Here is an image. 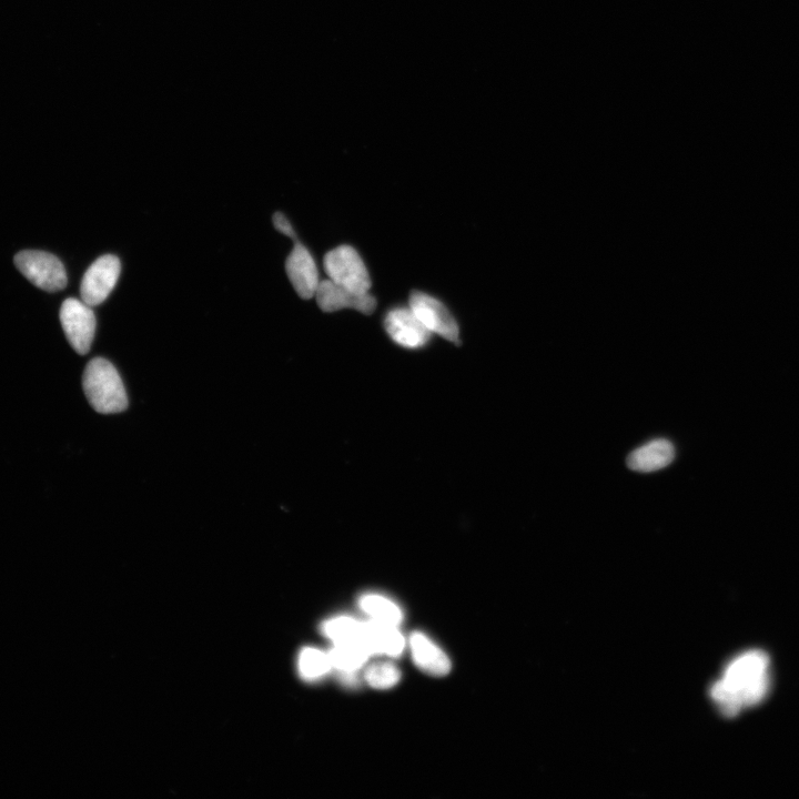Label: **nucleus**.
<instances>
[{
	"label": "nucleus",
	"mask_w": 799,
	"mask_h": 799,
	"mask_svg": "<svg viewBox=\"0 0 799 799\" xmlns=\"http://www.w3.org/2000/svg\"><path fill=\"white\" fill-rule=\"evenodd\" d=\"M770 656L750 651L727 665L721 681L711 690L713 701L726 717H735L744 707L760 704L770 690Z\"/></svg>",
	"instance_id": "nucleus-1"
},
{
	"label": "nucleus",
	"mask_w": 799,
	"mask_h": 799,
	"mask_svg": "<svg viewBox=\"0 0 799 799\" xmlns=\"http://www.w3.org/2000/svg\"><path fill=\"white\" fill-rule=\"evenodd\" d=\"M83 386L90 406L98 413H120L128 407L123 380L106 359L96 358L87 364Z\"/></svg>",
	"instance_id": "nucleus-2"
},
{
	"label": "nucleus",
	"mask_w": 799,
	"mask_h": 799,
	"mask_svg": "<svg viewBox=\"0 0 799 799\" xmlns=\"http://www.w3.org/2000/svg\"><path fill=\"white\" fill-rule=\"evenodd\" d=\"M323 266L329 279L357 293H367L372 287L370 273L359 252L351 246H340L328 252Z\"/></svg>",
	"instance_id": "nucleus-3"
},
{
	"label": "nucleus",
	"mask_w": 799,
	"mask_h": 799,
	"mask_svg": "<svg viewBox=\"0 0 799 799\" xmlns=\"http://www.w3.org/2000/svg\"><path fill=\"white\" fill-rule=\"evenodd\" d=\"M16 268L33 285L48 292L64 290L67 273L64 265L54 255L44 251L26 250L15 257Z\"/></svg>",
	"instance_id": "nucleus-4"
},
{
	"label": "nucleus",
	"mask_w": 799,
	"mask_h": 799,
	"mask_svg": "<svg viewBox=\"0 0 799 799\" xmlns=\"http://www.w3.org/2000/svg\"><path fill=\"white\" fill-rule=\"evenodd\" d=\"M409 308L433 335L440 336L455 345H460V327L452 313L439 299L426 292L412 291Z\"/></svg>",
	"instance_id": "nucleus-5"
},
{
	"label": "nucleus",
	"mask_w": 799,
	"mask_h": 799,
	"mask_svg": "<svg viewBox=\"0 0 799 799\" xmlns=\"http://www.w3.org/2000/svg\"><path fill=\"white\" fill-rule=\"evenodd\" d=\"M60 322L70 343L78 353L85 356L90 351L96 333V316L93 308L83 300L69 298L60 309Z\"/></svg>",
	"instance_id": "nucleus-6"
},
{
	"label": "nucleus",
	"mask_w": 799,
	"mask_h": 799,
	"mask_svg": "<svg viewBox=\"0 0 799 799\" xmlns=\"http://www.w3.org/2000/svg\"><path fill=\"white\" fill-rule=\"evenodd\" d=\"M121 271L120 260L114 255L98 258L85 273L80 296L91 308L101 305L115 289Z\"/></svg>",
	"instance_id": "nucleus-7"
},
{
	"label": "nucleus",
	"mask_w": 799,
	"mask_h": 799,
	"mask_svg": "<svg viewBox=\"0 0 799 799\" xmlns=\"http://www.w3.org/2000/svg\"><path fill=\"white\" fill-rule=\"evenodd\" d=\"M383 326L389 337L398 346L406 349L426 347L432 337V333L422 325L409 307L391 309L384 318Z\"/></svg>",
	"instance_id": "nucleus-8"
},
{
	"label": "nucleus",
	"mask_w": 799,
	"mask_h": 799,
	"mask_svg": "<svg viewBox=\"0 0 799 799\" xmlns=\"http://www.w3.org/2000/svg\"><path fill=\"white\" fill-rule=\"evenodd\" d=\"M315 298L319 308L323 312L329 313L342 309H353L369 316L376 311L378 306L377 299L370 295V292H353L337 285L330 279L320 281Z\"/></svg>",
	"instance_id": "nucleus-9"
},
{
	"label": "nucleus",
	"mask_w": 799,
	"mask_h": 799,
	"mask_svg": "<svg viewBox=\"0 0 799 799\" xmlns=\"http://www.w3.org/2000/svg\"><path fill=\"white\" fill-rule=\"evenodd\" d=\"M286 271L300 298H315L320 283L318 267L310 251L298 240L287 258Z\"/></svg>",
	"instance_id": "nucleus-10"
},
{
	"label": "nucleus",
	"mask_w": 799,
	"mask_h": 799,
	"mask_svg": "<svg viewBox=\"0 0 799 799\" xmlns=\"http://www.w3.org/2000/svg\"><path fill=\"white\" fill-rule=\"evenodd\" d=\"M362 641L371 655L398 657L406 649V640L398 626L373 620L363 622Z\"/></svg>",
	"instance_id": "nucleus-11"
},
{
	"label": "nucleus",
	"mask_w": 799,
	"mask_h": 799,
	"mask_svg": "<svg viewBox=\"0 0 799 799\" xmlns=\"http://www.w3.org/2000/svg\"><path fill=\"white\" fill-rule=\"evenodd\" d=\"M409 643L412 660L422 672L432 676H445L451 672L452 664L448 655L427 635L414 632Z\"/></svg>",
	"instance_id": "nucleus-12"
},
{
	"label": "nucleus",
	"mask_w": 799,
	"mask_h": 799,
	"mask_svg": "<svg viewBox=\"0 0 799 799\" xmlns=\"http://www.w3.org/2000/svg\"><path fill=\"white\" fill-rule=\"evenodd\" d=\"M674 459L673 443L666 439H656L633 451L626 463L633 471L647 473L669 467Z\"/></svg>",
	"instance_id": "nucleus-13"
},
{
	"label": "nucleus",
	"mask_w": 799,
	"mask_h": 799,
	"mask_svg": "<svg viewBox=\"0 0 799 799\" xmlns=\"http://www.w3.org/2000/svg\"><path fill=\"white\" fill-rule=\"evenodd\" d=\"M328 654L332 669L340 673L358 672L372 656L362 642L333 644Z\"/></svg>",
	"instance_id": "nucleus-14"
},
{
	"label": "nucleus",
	"mask_w": 799,
	"mask_h": 799,
	"mask_svg": "<svg viewBox=\"0 0 799 799\" xmlns=\"http://www.w3.org/2000/svg\"><path fill=\"white\" fill-rule=\"evenodd\" d=\"M360 609L371 620L399 626L403 621L400 606L379 594H364L359 600Z\"/></svg>",
	"instance_id": "nucleus-15"
},
{
	"label": "nucleus",
	"mask_w": 799,
	"mask_h": 799,
	"mask_svg": "<svg viewBox=\"0 0 799 799\" xmlns=\"http://www.w3.org/2000/svg\"><path fill=\"white\" fill-rule=\"evenodd\" d=\"M363 622L350 618V616H338L321 626V632L333 644L362 642ZM364 644V643H363Z\"/></svg>",
	"instance_id": "nucleus-16"
},
{
	"label": "nucleus",
	"mask_w": 799,
	"mask_h": 799,
	"mask_svg": "<svg viewBox=\"0 0 799 799\" xmlns=\"http://www.w3.org/2000/svg\"><path fill=\"white\" fill-rule=\"evenodd\" d=\"M298 670L303 680L319 681L332 670L329 654L313 647H306L299 655Z\"/></svg>",
	"instance_id": "nucleus-17"
},
{
	"label": "nucleus",
	"mask_w": 799,
	"mask_h": 799,
	"mask_svg": "<svg viewBox=\"0 0 799 799\" xmlns=\"http://www.w3.org/2000/svg\"><path fill=\"white\" fill-rule=\"evenodd\" d=\"M364 679L373 689L389 690L400 682L401 672L391 662H378L368 667Z\"/></svg>",
	"instance_id": "nucleus-18"
},
{
	"label": "nucleus",
	"mask_w": 799,
	"mask_h": 799,
	"mask_svg": "<svg viewBox=\"0 0 799 799\" xmlns=\"http://www.w3.org/2000/svg\"><path fill=\"white\" fill-rule=\"evenodd\" d=\"M272 221L273 226H275L280 234L285 235L295 241L298 240L295 229H293L291 226L288 218L285 215H282L281 212H277V214L273 215Z\"/></svg>",
	"instance_id": "nucleus-19"
}]
</instances>
